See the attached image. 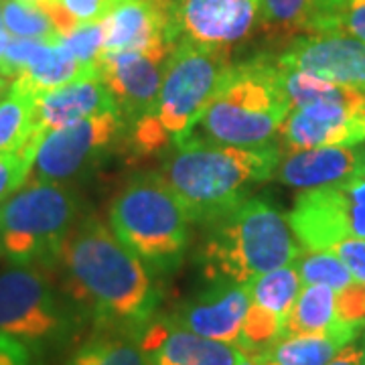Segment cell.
Instances as JSON below:
<instances>
[{
	"label": "cell",
	"mask_w": 365,
	"mask_h": 365,
	"mask_svg": "<svg viewBox=\"0 0 365 365\" xmlns=\"http://www.w3.org/2000/svg\"><path fill=\"white\" fill-rule=\"evenodd\" d=\"M262 26L276 37L327 33L347 0H260Z\"/></svg>",
	"instance_id": "20"
},
{
	"label": "cell",
	"mask_w": 365,
	"mask_h": 365,
	"mask_svg": "<svg viewBox=\"0 0 365 365\" xmlns=\"http://www.w3.org/2000/svg\"><path fill=\"white\" fill-rule=\"evenodd\" d=\"M150 365H237L244 357L232 343L205 339L167 321H157L143 333Z\"/></svg>",
	"instance_id": "17"
},
{
	"label": "cell",
	"mask_w": 365,
	"mask_h": 365,
	"mask_svg": "<svg viewBox=\"0 0 365 365\" xmlns=\"http://www.w3.org/2000/svg\"><path fill=\"white\" fill-rule=\"evenodd\" d=\"M237 365H256V364H254V361H252L250 357H246V355H244V357L240 359V364H237Z\"/></svg>",
	"instance_id": "43"
},
{
	"label": "cell",
	"mask_w": 365,
	"mask_h": 365,
	"mask_svg": "<svg viewBox=\"0 0 365 365\" xmlns=\"http://www.w3.org/2000/svg\"><path fill=\"white\" fill-rule=\"evenodd\" d=\"M300 252L302 246L278 209L264 199H246L211 223L199 260L211 282L248 284L260 274L292 264Z\"/></svg>",
	"instance_id": "3"
},
{
	"label": "cell",
	"mask_w": 365,
	"mask_h": 365,
	"mask_svg": "<svg viewBox=\"0 0 365 365\" xmlns=\"http://www.w3.org/2000/svg\"><path fill=\"white\" fill-rule=\"evenodd\" d=\"M169 14L175 45L191 41L227 53L262 25L260 0H175Z\"/></svg>",
	"instance_id": "10"
},
{
	"label": "cell",
	"mask_w": 365,
	"mask_h": 365,
	"mask_svg": "<svg viewBox=\"0 0 365 365\" xmlns=\"http://www.w3.org/2000/svg\"><path fill=\"white\" fill-rule=\"evenodd\" d=\"M300 287H302V282H300V276L294 264L260 274L248 282L252 302L278 314L282 319V323L299 299L300 290H302Z\"/></svg>",
	"instance_id": "27"
},
{
	"label": "cell",
	"mask_w": 365,
	"mask_h": 365,
	"mask_svg": "<svg viewBox=\"0 0 365 365\" xmlns=\"http://www.w3.org/2000/svg\"><path fill=\"white\" fill-rule=\"evenodd\" d=\"M335 313L339 323L365 333V284L353 280L349 287L339 290L335 299Z\"/></svg>",
	"instance_id": "34"
},
{
	"label": "cell",
	"mask_w": 365,
	"mask_h": 365,
	"mask_svg": "<svg viewBox=\"0 0 365 365\" xmlns=\"http://www.w3.org/2000/svg\"><path fill=\"white\" fill-rule=\"evenodd\" d=\"M57 264L63 290L98 329L144 333L158 304L150 270L98 220L78 223L63 240Z\"/></svg>",
	"instance_id": "1"
},
{
	"label": "cell",
	"mask_w": 365,
	"mask_h": 365,
	"mask_svg": "<svg viewBox=\"0 0 365 365\" xmlns=\"http://www.w3.org/2000/svg\"><path fill=\"white\" fill-rule=\"evenodd\" d=\"M250 304L248 284L220 280L199 297L187 300L165 321L199 337L237 345Z\"/></svg>",
	"instance_id": "14"
},
{
	"label": "cell",
	"mask_w": 365,
	"mask_h": 365,
	"mask_svg": "<svg viewBox=\"0 0 365 365\" xmlns=\"http://www.w3.org/2000/svg\"><path fill=\"white\" fill-rule=\"evenodd\" d=\"M357 175L365 177V148H359V173Z\"/></svg>",
	"instance_id": "42"
},
{
	"label": "cell",
	"mask_w": 365,
	"mask_h": 365,
	"mask_svg": "<svg viewBox=\"0 0 365 365\" xmlns=\"http://www.w3.org/2000/svg\"><path fill=\"white\" fill-rule=\"evenodd\" d=\"M39 351L11 337H0V365H43Z\"/></svg>",
	"instance_id": "38"
},
{
	"label": "cell",
	"mask_w": 365,
	"mask_h": 365,
	"mask_svg": "<svg viewBox=\"0 0 365 365\" xmlns=\"http://www.w3.org/2000/svg\"><path fill=\"white\" fill-rule=\"evenodd\" d=\"M61 41L79 63L88 67H98V59H100L102 47H104L102 21L100 23H79Z\"/></svg>",
	"instance_id": "32"
},
{
	"label": "cell",
	"mask_w": 365,
	"mask_h": 365,
	"mask_svg": "<svg viewBox=\"0 0 365 365\" xmlns=\"http://www.w3.org/2000/svg\"><path fill=\"white\" fill-rule=\"evenodd\" d=\"M124 122L120 112H106L45 132L33 163V181L63 182L91 169L116 143Z\"/></svg>",
	"instance_id": "9"
},
{
	"label": "cell",
	"mask_w": 365,
	"mask_h": 365,
	"mask_svg": "<svg viewBox=\"0 0 365 365\" xmlns=\"http://www.w3.org/2000/svg\"><path fill=\"white\" fill-rule=\"evenodd\" d=\"M33 163L35 158L23 153L0 155V203H4L21 187H25L26 179L33 170Z\"/></svg>",
	"instance_id": "33"
},
{
	"label": "cell",
	"mask_w": 365,
	"mask_h": 365,
	"mask_svg": "<svg viewBox=\"0 0 365 365\" xmlns=\"http://www.w3.org/2000/svg\"><path fill=\"white\" fill-rule=\"evenodd\" d=\"M287 220L304 250H333L351 237L347 197L341 185L302 191Z\"/></svg>",
	"instance_id": "16"
},
{
	"label": "cell",
	"mask_w": 365,
	"mask_h": 365,
	"mask_svg": "<svg viewBox=\"0 0 365 365\" xmlns=\"http://www.w3.org/2000/svg\"><path fill=\"white\" fill-rule=\"evenodd\" d=\"M290 110L282 69L270 57H256L232 66L220 93L197 122L205 134L199 140L260 148L270 144Z\"/></svg>",
	"instance_id": "4"
},
{
	"label": "cell",
	"mask_w": 365,
	"mask_h": 365,
	"mask_svg": "<svg viewBox=\"0 0 365 365\" xmlns=\"http://www.w3.org/2000/svg\"><path fill=\"white\" fill-rule=\"evenodd\" d=\"M292 264L299 272L300 282L307 287L321 284L339 292L353 282L351 272L333 250H304V254L300 252Z\"/></svg>",
	"instance_id": "30"
},
{
	"label": "cell",
	"mask_w": 365,
	"mask_h": 365,
	"mask_svg": "<svg viewBox=\"0 0 365 365\" xmlns=\"http://www.w3.org/2000/svg\"><path fill=\"white\" fill-rule=\"evenodd\" d=\"M278 163L274 144L240 148L189 136L177 144L160 179L181 201L189 222L211 225L242 205L254 185L272 179Z\"/></svg>",
	"instance_id": "2"
},
{
	"label": "cell",
	"mask_w": 365,
	"mask_h": 365,
	"mask_svg": "<svg viewBox=\"0 0 365 365\" xmlns=\"http://www.w3.org/2000/svg\"><path fill=\"white\" fill-rule=\"evenodd\" d=\"M278 339H282V319L272 311L252 302L235 347L242 351V355H246L256 364L272 349Z\"/></svg>",
	"instance_id": "29"
},
{
	"label": "cell",
	"mask_w": 365,
	"mask_h": 365,
	"mask_svg": "<svg viewBox=\"0 0 365 365\" xmlns=\"http://www.w3.org/2000/svg\"><path fill=\"white\" fill-rule=\"evenodd\" d=\"M76 215L73 191L61 182L33 181L0 205V248L14 264H55Z\"/></svg>",
	"instance_id": "6"
},
{
	"label": "cell",
	"mask_w": 365,
	"mask_h": 365,
	"mask_svg": "<svg viewBox=\"0 0 365 365\" xmlns=\"http://www.w3.org/2000/svg\"><path fill=\"white\" fill-rule=\"evenodd\" d=\"M359 173V148L323 146L294 150L276 167V179L294 189H321L349 181Z\"/></svg>",
	"instance_id": "19"
},
{
	"label": "cell",
	"mask_w": 365,
	"mask_h": 365,
	"mask_svg": "<svg viewBox=\"0 0 365 365\" xmlns=\"http://www.w3.org/2000/svg\"><path fill=\"white\" fill-rule=\"evenodd\" d=\"M364 361V345H357L355 341L345 345L327 365H361Z\"/></svg>",
	"instance_id": "39"
},
{
	"label": "cell",
	"mask_w": 365,
	"mask_h": 365,
	"mask_svg": "<svg viewBox=\"0 0 365 365\" xmlns=\"http://www.w3.org/2000/svg\"><path fill=\"white\" fill-rule=\"evenodd\" d=\"M278 132L282 143L292 153L323 146H357L365 143V126L359 118V106L335 102L290 110Z\"/></svg>",
	"instance_id": "15"
},
{
	"label": "cell",
	"mask_w": 365,
	"mask_h": 365,
	"mask_svg": "<svg viewBox=\"0 0 365 365\" xmlns=\"http://www.w3.org/2000/svg\"><path fill=\"white\" fill-rule=\"evenodd\" d=\"M78 23H100L122 0H57Z\"/></svg>",
	"instance_id": "35"
},
{
	"label": "cell",
	"mask_w": 365,
	"mask_h": 365,
	"mask_svg": "<svg viewBox=\"0 0 365 365\" xmlns=\"http://www.w3.org/2000/svg\"><path fill=\"white\" fill-rule=\"evenodd\" d=\"M333 252L341 258V262L347 266L355 282L365 284V240L359 237H347L339 242Z\"/></svg>",
	"instance_id": "36"
},
{
	"label": "cell",
	"mask_w": 365,
	"mask_h": 365,
	"mask_svg": "<svg viewBox=\"0 0 365 365\" xmlns=\"http://www.w3.org/2000/svg\"><path fill=\"white\" fill-rule=\"evenodd\" d=\"M100 78L98 67H88L79 63L71 55V51L63 45V41L55 43L49 53L37 61L33 67H29L21 78L13 79L19 81L23 88L35 93L39 98L41 93L51 91L55 88H61L67 83H73L79 79Z\"/></svg>",
	"instance_id": "22"
},
{
	"label": "cell",
	"mask_w": 365,
	"mask_h": 365,
	"mask_svg": "<svg viewBox=\"0 0 365 365\" xmlns=\"http://www.w3.org/2000/svg\"><path fill=\"white\" fill-rule=\"evenodd\" d=\"M282 88L292 110L304 108V106L325 104V102L361 106L365 100L364 91L349 90V88L314 78L309 73L288 71V69H282Z\"/></svg>",
	"instance_id": "26"
},
{
	"label": "cell",
	"mask_w": 365,
	"mask_h": 365,
	"mask_svg": "<svg viewBox=\"0 0 365 365\" xmlns=\"http://www.w3.org/2000/svg\"><path fill=\"white\" fill-rule=\"evenodd\" d=\"M37 130V96L13 81L0 100V155L19 153Z\"/></svg>",
	"instance_id": "24"
},
{
	"label": "cell",
	"mask_w": 365,
	"mask_h": 365,
	"mask_svg": "<svg viewBox=\"0 0 365 365\" xmlns=\"http://www.w3.org/2000/svg\"><path fill=\"white\" fill-rule=\"evenodd\" d=\"M140 337L143 333L100 329L67 365H150Z\"/></svg>",
	"instance_id": "25"
},
{
	"label": "cell",
	"mask_w": 365,
	"mask_h": 365,
	"mask_svg": "<svg viewBox=\"0 0 365 365\" xmlns=\"http://www.w3.org/2000/svg\"><path fill=\"white\" fill-rule=\"evenodd\" d=\"M361 345H364V361H361V365H365V333H364V343H361Z\"/></svg>",
	"instance_id": "45"
},
{
	"label": "cell",
	"mask_w": 365,
	"mask_h": 365,
	"mask_svg": "<svg viewBox=\"0 0 365 365\" xmlns=\"http://www.w3.org/2000/svg\"><path fill=\"white\" fill-rule=\"evenodd\" d=\"M232 69L227 51L179 41L170 51L150 116L175 144L187 140Z\"/></svg>",
	"instance_id": "8"
},
{
	"label": "cell",
	"mask_w": 365,
	"mask_h": 365,
	"mask_svg": "<svg viewBox=\"0 0 365 365\" xmlns=\"http://www.w3.org/2000/svg\"><path fill=\"white\" fill-rule=\"evenodd\" d=\"M55 43L59 41H43V39H23L14 37L9 41L6 51L0 59V76L6 79H16L25 73L29 67H33L41 61Z\"/></svg>",
	"instance_id": "31"
},
{
	"label": "cell",
	"mask_w": 365,
	"mask_h": 365,
	"mask_svg": "<svg viewBox=\"0 0 365 365\" xmlns=\"http://www.w3.org/2000/svg\"><path fill=\"white\" fill-rule=\"evenodd\" d=\"M81 317L39 268L16 264L0 272V337L21 341L41 353L69 339Z\"/></svg>",
	"instance_id": "7"
},
{
	"label": "cell",
	"mask_w": 365,
	"mask_h": 365,
	"mask_svg": "<svg viewBox=\"0 0 365 365\" xmlns=\"http://www.w3.org/2000/svg\"><path fill=\"white\" fill-rule=\"evenodd\" d=\"M364 331L349 325H339L321 335H294L276 341L270 351L260 361L276 365H327L337 353L357 339ZM256 361V364H260Z\"/></svg>",
	"instance_id": "21"
},
{
	"label": "cell",
	"mask_w": 365,
	"mask_h": 365,
	"mask_svg": "<svg viewBox=\"0 0 365 365\" xmlns=\"http://www.w3.org/2000/svg\"><path fill=\"white\" fill-rule=\"evenodd\" d=\"M167 59L143 51L100 55L98 73L112 91L124 120L130 118L136 122L155 112Z\"/></svg>",
	"instance_id": "12"
},
{
	"label": "cell",
	"mask_w": 365,
	"mask_h": 365,
	"mask_svg": "<svg viewBox=\"0 0 365 365\" xmlns=\"http://www.w3.org/2000/svg\"><path fill=\"white\" fill-rule=\"evenodd\" d=\"M102 53L143 51L167 59L175 47L169 2L122 0L102 21Z\"/></svg>",
	"instance_id": "13"
},
{
	"label": "cell",
	"mask_w": 365,
	"mask_h": 365,
	"mask_svg": "<svg viewBox=\"0 0 365 365\" xmlns=\"http://www.w3.org/2000/svg\"><path fill=\"white\" fill-rule=\"evenodd\" d=\"M11 83H13L11 79H6V78H2V76H0V100H2L4 96H6V91H9V88H11Z\"/></svg>",
	"instance_id": "41"
},
{
	"label": "cell",
	"mask_w": 365,
	"mask_h": 365,
	"mask_svg": "<svg viewBox=\"0 0 365 365\" xmlns=\"http://www.w3.org/2000/svg\"><path fill=\"white\" fill-rule=\"evenodd\" d=\"M9 41H11V33L6 31L4 21H2V0H0V59H2V55H4V51H6Z\"/></svg>",
	"instance_id": "40"
},
{
	"label": "cell",
	"mask_w": 365,
	"mask_h": 365,
	"mask_svg": "<svg viewBox=\"0 0 365 365\" xmlns=\"http://www.w3.org/2000/svg\"><path fill=\"white\" fill-rule=\"evenodd\" d=\"M349 4H357V2H365V0H347Z\"/></svg>",
	"instance_id": "46"
},
{
	"label": "cell",
	"mask_w": 365,
	"mask_h": 365,
	"mask_svg": "<svg viewBox=\"0 0 365 365\" xmlns=\"http://www.w3.org/2000/svg\"><path fill=\"white\" fill-rule=\"evenodd\" d=\"M359 118H361V122H364V126H365V100H364V104L359 106Z\"/></svg>",
	"instance_id": "44"
},
{
	"label": "cell",
	"mask_w": 365,
	"mask_h": 365,
	"mask_svg": "<svg viewBox=\"0 0 365 365\" xmlns=\"http://www.w3.org/2000/svg\"><path fill=\"white\" fill-rule=\"evenodd\" d=\"M2 21L13 37L43 41L63 39L39 0H2Z\"/></svg>",
	"instance_id": "28"
},
{
	"label": "cell",
	"mask_w": 365,
	"mask_h": 365,
	"mask_svg": "<svg viewBox=\"0 0 365 365\" xmlns=\"http://www.w3.org/2000/svg\"><path fill=\"white\" fill-rule=\"evenodd\" d=\"M106 112H120L108 86L100 78L79 79L41 93L37 98V128L57 130Z\"/></svg>",
	"instance_id": "18"
},
{
	"label": "cell",
	"mask_w": 365,
	"mask_h": 365,
	"mask_svg": "<svg viewBox=\"0 0 365 365\" xmlns=\"http://www.w3.org/2000/svg\"><path fill=\"white\" fill-rule=\"evenodd\" d=\"M347 33L355 39L365 43V2L349 4L347 9H343L329 26L327 33Z\"/></svg>",
	"instance_id": "37"
},
{
	"label": "cell",
	"mask_w": 365,
	"mask_h": 365,
	"mask_svg": "<svg viewBox=\"0 0 365 365\" xmlns=\"http://www.w3.org/2000/svg\"><path fill=\"white\" fill-rule=\"evenodd\" d=\"M189 215L160 175H144L128 182L110 207L116 237L153 272L170 270L181 260Z\"/></svg>",
	"instance_id": "5"
},
{
	"label": "cell",
	"mask_w": 365,
	"mask_h": 365,
	"mask_svg": "<svg viewBox=\"0 0 365 365\" xmlns=\"http://www.w3.org/2000/svg\"><path fill=\"white\" fill-rule=\"evenodd\" d=\"M276 66L365 91V43L347 33L335 31L297 37L278 55Z\"/></svg>",
	"instance_id": "11"
},
{
	"label": "cell",
	"mask_w": 365,
	"mask_h": 365,
	"mask_svg": "<svg viewBox=\"0 0 365 365\" xmlns=\"http://www.w3.org/2000/svg\"><path fill=\"white\" fill-rule=\"evenodd\" d=\"M337 292L333 288L311 284L300 290L292 311L282 323V337L321 335L339 325L335 313Z\"/></svg>",
	"instance_id": "23"
}]
</instances>
